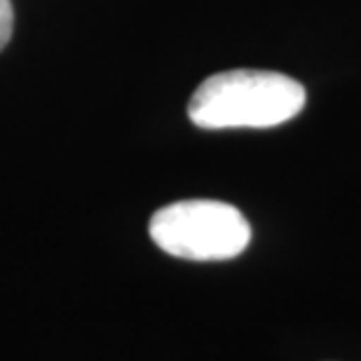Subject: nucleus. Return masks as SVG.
I'll return each instance as SVG.
<instances>
[{
    "label": "nucleus",
    "instance_id": "1",
    "mask_svg": "<svg viewBox=\"0 0 361 361\" xmlns=\"http://www.w3.org/2000/svg\"><path fill=\"white\" fill-rule=\"evenodd\" d=\"M305 87L274 71H223L195 90L188 118L202 129L277 127L305 108Z\"/></svg>",
    "mask_w": 361,
    "mask_h": 361
},
{
    "label": "nucleus",
    "instance_id": "3",
    "mask_svg": "<svg viewBox=\"0 0 361 361\" xmlns=\"http://www.w3.org/2000/svg\"><path fill=\"white\" fill-rule=\"evenodd\" d=\"M12 28H14V10H12V0H0V52L12 38Z\"/></svg>",
    "mask_w": 361,
    "mask_h": 361
},
{
    "label": "nucleus",
    "instance_id": "2",
    "mask_svg": "<svg viewBox=\"0 0 361 361\" xmlns=\"http://www.w3.org/2000/svg\"><path fill=\"white\" fill-rule=\"evenodd\" d=\"M148 230L162 251L185 261H230L251 242V226L240 209L216 200H183L162 207Z\"/></svg>",
    "mask_w": 361,
    "mask_h": 361
}]
</instances>
